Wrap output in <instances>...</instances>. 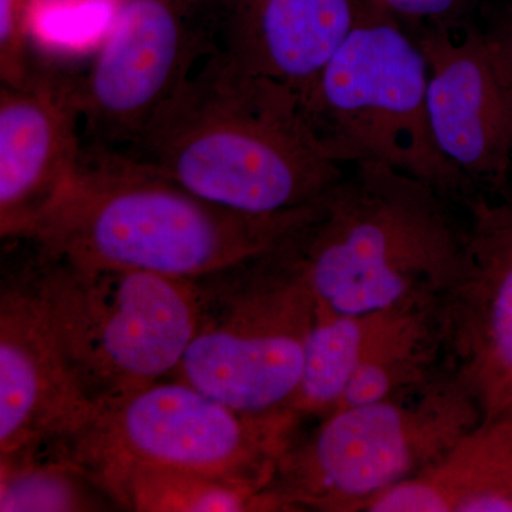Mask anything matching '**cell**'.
<instances>
[{
	"label": "cell",
	"mask_w": 512,
	"mask_h": 512,
	"mask_svg": "<svg viewBox=\"0 0 512 512\" xmlns=\"http://www.w3.org/2000/svg\"><path fill=\"white\" fill-rule=\"evenodd\" d=\"M467 211L466 268L441 302L443 365L470 392L483 420L512 423V180Z\"/></svg>",
	"instance_id": "9"
},
{
	"label": "cell",
	"mask_w": 512,
	"mask_h": 512,
	"mask_svg": "<svg viewBox=\"0 0 512 512\" xmlns=\"http://www.w3.org/2000/svg\"><path fill=\"white\" fill-rule=\"evenodd\" d=\"M293 439L265 488L284 511L360 512L440 460L483 417L443 366L430 382L390 399L343 407Z\"/></svg>",
	"instance_id": "6"
},
{
	"label": "cell",
	"mask_w": 512,
	"mask_h": 512,
	"mask_svg": "<svg viewBox=\"0 0 512 512\" xmlns=\"http://www.w3.org/2000/svg\"><path fill=\"white\" fill-rule=\"evenodd\" d=\"M355 19L356 0H249L218 29L215 55L241 72L288 87L302 100Z\"/></svg>",
	"instance_id": "13"
},
{
	"label": "cell",
	"mask_w": 512,
	"mask_h": 512,
	"mask_svg": "<svg viewBox=\"0 0 512 512\" xmlns=\"http://www.w3.org/2000/svg\"><path fill=\"white\" fill-rule=\"evenodd\" d=\"M119 507L53 441L0 454V511H107Z\"/></svg>",
	"instance_id": "17"
},
{
	"label": "cell",
	"mask_w": 512,
	"mask_h": 512,
	"mask_svg": "<svg viewBox=\"0 0 512 512\" xmlns=\"http://www.w3.org/2000/svg\"><path fill=\"white\" fill-rule=\"evenodd\" d=\"M120 153L252 215L301 208L345 171L316 143L299 96L215 53Z\"/></svg>",
	"instance_id": "2"
},
{
	"label": "cell",
	"mask_w": 512,
	"mask_h": 512,
	"mask_svg": "<svg viewBox=\"0 0 512 512\" xmlns=\"http://www.w3.org/2000/svg\"><path fill=\"white\" fill-rule=\"evenodd\" d=\"M441 369L440 303L414 316L367 357L332 412L412 392L430 382Z\"/></svg>",
	"instance_id": "18"
},
{
	"label": "cell",
	"mask_w": 512,
	"mask_h": 512,
	"mask_svg": "<svg viewBox=\"0 0 512 512\" xmlns=\"http://www.w3.org/2000/svg\"><path fill=\"white\" fill-rule=\"evenodd\" d=\"M2 242L25 266L64 367L89 404L173 376L197 323L194 281L79 264L30 237Z\"/></svg>",
	"instance_id": "4"
},
{
	"label": "cell",
	"mask_w": 512,
	"mask_h": 512,
	"mask_svg": "<svg viewBox=\"0 0 512 512\" xmlns=\"http://www.w3.org/2000/svg\"><path fill=\"white\" fill-rule=\"evenodd\" d=\"M404 305L372 313H335L316 308L293 416L322 419L335 409L363 362L414 316L433 306Z\"/></svg>",
	"instance_id": "15"
},
{
	"label": "cell",
	"mask_w": 512,
	"mask_h": 512,
	"mask_svg": "<svg viewBox=\"0 0 512 512\" xmlns=\"http://www.w3.org/2000/svg\"><path fill=\"white\" fill-rule=\"evenodd\" d=\"M453 205L386 165L353 164L302 208L274 249L330 312L436 305L466 268L467 221Z\"/></svg>",
	"instance_id": "1"
},
{
	"label": "cell",
	"mask_w": 512,
	"mask_h": 512,
	"mask_svg": "<svg viewBox=\"0 0 512 512\" xmlns=\"http://www.w3.org/2000/svg\"><path fill=\"white\" fill-rule=\"evenodd\" d=\"M399 22H429L447 25L466 0H373Z\"/></svg>",
	"instance_id": "19"
},
{
	"label": "cell",
	"mask_w": 512,
	"mask_h": 512,
	"mask_svg": "<svg viewBox=\"0 0 512 512\" xmlns=\"http://www.w3.org/2000/svg\"><path fill=\"white\" fill-rule=\"evenodd\" d=\"M485 35L512 104V13L485 32Z\"/></svg>",
	"instance_id": "20"
},
{
	"label": "cell",
	"mask_w": 512,
	"mask_h": 512,
	"mask_svg": "<svg viewBox=\"0 0 512 512\" xmlns=\"http://www.w3.org/2000/svg\"><path fill=\"white\" fill-rule=\"evenodd\" d=\"M412 35L429 70L427 114L434 143L477 191L500 187L512 167V104L487 35L467 29L457 36L448 25H429Z\"/></svg>",
	"instance_id": "11"
},
{
	"label": "cell",
	"mask_w": 512,
	"mask_h": 512,
	"mask_svg": "<svg viewBox=\"0 0 512 512\" xmlns=\"http://www.w3.org/2000/svg\"><path fill=\"white\" fill-rule=\"evenodd\" d=\"M298 427L245 416L170 376L93 407L79 429L53 441L93 478L113 468L143 466L265 490Z\"/></svg>",
	"instance_id": "8"
},
{
	"label": "cell",
	"mask_w": 512,
	"mask_h": 512,
	"mask_svg": "<svg viewBox=\"0 0 512 512\" xmlns=\"http://www.w3.org/2000/svg\"><path fill=\"white\" fill-rule=\"evenodd\" d=\"M427 79L416 37L373 0H356L352 30L301 100L303 120L340 167L386 165L464 207L478 191L434 143Z\"/></svg>",
	"instance_id": "5"
},
{
	"label": "cell",
	"mask_w": 512,
	"mask_h": 512,
	"mask_svg": "<svg viewBox=\"0 0 512 512\" xmlns=\"http://www.w3.org/2000/svg\"><path fill=\"white\" fill-rule=\"evenodd\" d=\"M363 512H512V423L481 420L440 460Z\"/></svg>",
	"instance_id": "14"
},
{
	"label": "cell",
	"mask_w": 512,
	"mask_h": 512,
	"mask_svg": "<svg viewBox=\"0 0 512 512\" xmlns=\"http://www.w3.org/2000/svg\"><path fill=\"white\" fill-rule=\"evenodd\" d=\"M82 124L72 74L30 63L0 82V238L29 237L79 170Z\"/></svg>",
	"instance_id": "10"
},
{
	"label": "cell",
	"mask_w": 512,
	"mask_h": 512,
	"mask_svg": "<svg viewBox=\"0 0 512 512\" xmlns=\"http://www.w3.org/2000/svg\"><path fill=\"white\" fill-rule=\"evenodd\" d=\"M303 207L229 210L120 151L83 146L69 190L29 237L79 264L195 281L274 247Z\"/></svg>",
	"instance_id": "3"
},
{
	"label": "cell",
	"mask_w": 512,
	"mask_h": 512,
	"mask_svg": "<svg viewBox=\"0 0 512 512\" xmlns=\"http://www.w3.org/2000/svg\"><path fill=\"white\" fill-rule=\"evenodd\" d=\"M198 316L173 377L254 419L288 420L315 298L274 247L195 279Z\"/></svg>",
	"instance_id": "7"
},
{
	"label": "cell",
	"mask_w": 512,
	"mask_h": 512,
	"mask_svg": "<svg viewBox=\"0 0 512 512\" xmlns=\"http://www.w3.org/2000/svg\"><path fill=\"white\" fill-rule=\"evenodd\" d=\"M93 412L74 386L25 266L2 247L0 454L66 436Z\"/></svg>",
	"instance_id": "12"
},
{
	"label": "cell",
	"mask_w": 512,
	"mask_h": 512,
	"mask_svg": "<svg viewBox=\"0 0 512 512\" xmlns=\"http://www.w3.org/2000/svg\"><path fill=\"white\" fill-rule=\"evenodd\" d=\"M124 510L140 512L284 511L254 485L170 468H113L94 477Z\"/></svg>",
	"instance_id": "16"
}]
</instances>
